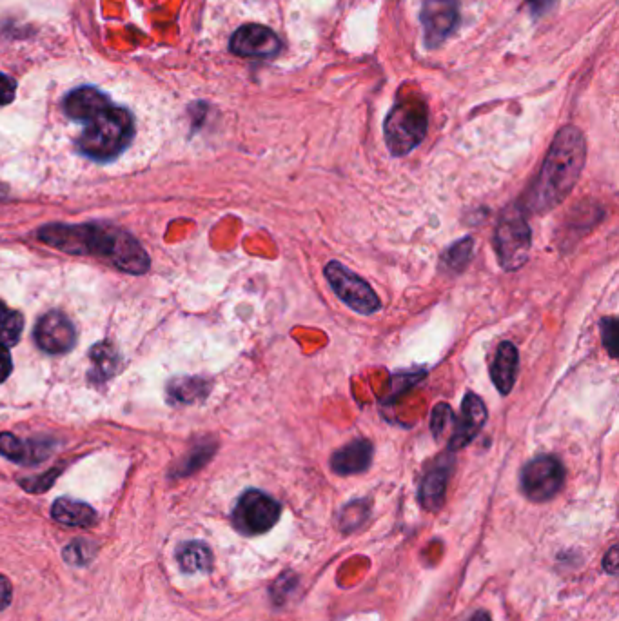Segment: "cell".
Here are the masks:
<instances>
[{"label":"cell","mask_w":619,"mask_h":621,"mask_svg":"<svg viewBox=\"0 0 619 621\" xmlns=\"http://www.w3.org/2000/svg\"><path fill=\"white\" fill-rule=\"evenodd\" d=\"M15 93H17L15 80L10 79L4 73H0V106L10 104L11 100L15 99Z\"/></svg>","instance_id":"obj_28"},{"label":"cell","mask_w":619,"mask_h":621,"mask_svg":"<svg viewBox=\"0 0 619 621\" xmlns=\"http://www.w3.org/2000/svg\"><path fill=\"white\" fill-rule=\"evenodd\" d=\"M324 273L336 296L356 313L373 315L382 307V302L374 293L373 287L369 286L362 276L345 267L342 262L336 260L329 262L325 266Z\"/></svg>","instance_id":"obj_7"},{"label":"cell","mask_w":619,"mask_h":621,"mask_svg":"<svg viewBox=\"0 0 619 621\" xmlns=\"http://www.w3.org/2000/svg\"><path fill=\"white\" fill-rule=\"evenodd\" d=\"M95 554H97L95 543L88 542V540H75L64 549V560L69 565L82 567V565H88L95 558Z\"/></svg>","instance_id":"obj_24"},{"label":"cell","mask_w":619,"mask_h":621,"mask_svg":"<svg viewBox=\"0 0 619 621\" xmlns=\"http://www.w3.org/2000/svg\"><path fill=\"white\" fill-rule=\"evenodd\" d=\"M51 516L55 522L68 527H89L97 520V513L91 505L71 498H60L53 503Z\"/></svg>","instance_id":"obj_18"},{"label":"cell","mask_w":619,"mask_h":621,"mask_svg":"<svg viewBox=\"0 0 619 621\" xmlns=\"http://www.w3.org/2000/svg\"><path fill=\"white\" fill-rule=\"evenodd\" d=\"M93 360V375L91 380H108L109 376L117 371L118 356L115 349L109 344H99L91 351Z\"/></svg>","instance_id":"obj_22"},{"label":"cell","mask_w":619,"mask_h":621,"mask_svg":"<svg viewBox=\"0 0 619 621\" xmlns=\"http://www.w3.org/2000/svg\"><path fill=\"white\" fill-rule=\"evenodd\" d=\"M422 24L429 48H438L458 24V0H425Z\"/></svg>","instance_id":"obj_11"},{"label":"cell","mask_w":619,"mask_h":621,"mask_svg":"<svg viewBox=\"0 0 619 621\" xmlns=\"http://www.w3.org/2000/svg\"><path fill=\"white\" fill-rule=\"evenodd\" d=\"M472 249H474V240L471 237L458 240L456 244H452L449 249L443 251L442 269H445L447 273H460L471 262Z\"/></svg>","instance_id":"obj_21"},{"label":"cell","mask_w":619,"mask_h":621,"mask_svg":"<svg viewBox=\"0 0 619 621\" xmlns=\"http://www.w3.org/2000/svg\"><path fill=\"white\" fill-rule=\"evenodd\" d=\"M373 451V444L369 440H354L333 454L331 469L340 476L364 473L371 467Z\"/></svg>","instance_id":"obj_13"},{"label":"cell","mask_w":619,"mask_h":621,"mask_svg":"<svg viewBox=\"0 0 619 621\" xmlns=\"http://www.w3.org/2000/svg\"><path fill=\"white\" fill-rule=\"evenodd\" d=\"M518 365H520L518 349L511 342H502L491 365L492 384L496 385L500 395L507 396L511 393L512 387L516 384Z\"/></svg>","instance_id":"obj_15"},{"label":"cell","mask_w":619,"mask_h":621,"mask_svg":"<svg viewBox=\"0 0 619 621\" xmlns=\"http://www.w3.org/2000/svg\"><path fill=\"white\" fill-rule=\"evenodd\" d=\"M178 565L187 574L213 569V552L204 542L182 543L177 549Z\"/></svg>","instance_id":"obj_19"},{"label":"cell","mask_w":619,"mask_h":621,"mask_svg":"<svg viewBox=\"0 0 619 621\" xmlns=\"http://www.w3.org/2000/svg\"><path fill=\"white\" fill-rule=\"evenodd\" d=\"M531 227L525 218V209L520 206H509L502 213L496 235L494 247L500 260V266L505 271L520 269L531 253Z\"/></svg>","instance_id":"obj_5"},{"label":"cell","mask_w":619,"mask_h":621,"mask_svg":"<svg viewBox=\"0 0 619 621\" xmlns=\"http://www.w3.org/2000/svg\"><path fill=\"white\" fill-rule=\"evenodd\" d=\"M44 244L69 255H97L113 266L142 275L149 269V258L135 238L120 231L97 226H48L40 229Z\"/></svg>","instance_id":"obj_2"},{"label":"cell","mask_w":619,"mask_h":621,"mask_svg":"<svg viewBox=\"0 0 619 621\" xmlns=\"http://www.w3.org/2000/svg\"><path fill=\"white\" fill-rule=\"evenodd\" d=\"M11 371H13V362H11L10 351L6 345L0 344V384L10 378Z\"/></svg>","instance_id":"obj_29"},{"label":"cell","mask_w":619,"mask_h":621,"mask_svg":"<svg viewBox=\"0 0 619 621\" xmlns=\"http://www.w3.org/2000/svg\"><path fill=\"white\" fill-rule=\"evenodd\" d=\"M487 422V409L480 396L467 393L463 398L462 414L456 422V429L451 436L449 451H460L463 447L471 444L472 440L480 434L483 425Z\"/></svg>","instance_id":"obj_12"},{"label":"cell","mask_w":619,"mask_h":621,"mask_svg":"<svg viewBox=\"0 0 619 621\" xmlns=\"http://www.w3.org/2000/svg\"><path fill=\"white\" fill-rule=\"evenodd\" d=\"M449 476H451V464L445 460L427 473L420 487V503L425 511L436 513L442 509Z\"/></svg>","instance_id":"obj_16"},{"label":"cell","mask_w":619,"mask_h":621,"mask_svg":"<svg viewBox=\"0 0 619 621\" xmlns=\"http://www.w3.org/2000/svg\"><path fill=\"white\" fill-rule=\"evenodd\" d=\"M429 128V113L422 100H400L385 119V142L394 157L420 146Z\"/></svg>","instance_id":"obj_4"},{"label":"cell","mask_w":619,"mask_h":621,"mask_svg":"<svg viewBox=\"0 0 619 621\" xmlns=\"http://www.w3.org/2000/svg\"><path fill=\"white\" fill-rule=\"evenodd\" d=\"M616 565H618V549L612 547L609 554H607V558L603 560V567H605L610 574H614V572H616Z\"/></svg>","instance_id":"obj_32"},{"label":"cell","mask_w":619,"mask_h":621,"mask_svg":"<svg viewBox=\"0 0 619 621\" xmlns=\"http://www.w3.org/2000/svg\"><path fill=\"white\" fill-rule=\"evenodd\" d=\"M13 598V589L11 583L6 576H0V611L6 609Z\"/></svg>","instance_id":"obj_30"},{"label":"cell","mask_w":619,"mask_h":621,"mask_svg":"<svg viewBox=\"0 0 619 621\" xmlns=\"http://www.w3.org/2000/svg\"><path fill=\"white\" fill-rule=\"evenodd\" d=\"M282 50L275 31L260 24H247L231 37V51L247 59H273Z\"/></svg>","instance_id":"obj_10"},{"label":"cell","mask_w":619,"mask_h":621,"mask_svg":"<svg viewBox=\"0 0 619 621\" xmlns=\"http://www.w3.org/2000/svg\"><path fill=\"white\" fill-rule=\"evenodd\" d=\"M601 333H603V344L607 347L609 355L616 358V335H618L616 318H603L601 320Z\"/></svg>","instance_id":"obj_26"},{"label":"cell","mask_w":619,"mask_h":621,"mask_svg":"<svg viewBox=\"0 0 619 621\" xmlns=\"http://www.w3.org/2000/svg\"><path fill=\"white\" fill-rule=\"evenodd\" d=\"M563 483L565 467L554 456H538L521 471V493L531 502H549L563 489Z\"/></svg>","instance_id":"obj_8"},{"label":"cell","mask_w":619,"mask_h":621,"mask_svg":"<svg viewBox=\"0 0 619 621\" xmlns=\"http://www.w3.org/2000/svg\"><path fill=\"white\" fill-rule=\"evenodd\" d=\"M0 454H4L11 462L31 465L39 464L46 458V445L39 442H26L10 433L0 434Z\"/></svg>","instance_id":"obj_17"},{"label":"cell","mask_w":619,"mask_h":621,"mask_svg":"<svg viewBox=\"0 0 619 621\" xmlns=\"http://www.w3.org/2000/svg\"><path fill=\"white\" fill-rule=\"evenodd\" d=\"M169 400L177 404H191L207 395V385L200 378H180L171 382L168 389Z\"/></svg>","instance_id":"obj_20"},{"label":"cell","mask_w":619,"mask_h":621,"mask_svg":"<svg viewBox=\"0 0 619 621\" xmlns=\"http://www.w3.org/2000/svg\"><path fill=\"white\" fill-rule=\"evenodd\" d=\"M585 158L587 144L580 129L574 126L561 129L547 151L540 175L523 198L525 209L543 215L560 206L578 184Z\"/></svg>","instance_id":"obj_1"},{"label":"cell","mask_w":619,"mask_h":621,"mask_svg":"<svg viewBox=\"0 0 619 621\" xmlns=\"http://www.w3.org/2000/svg\"><path fill=\"white\" fill-rule=\"evenodd\" d=\"M24 329V318L17 311L0 302V344L11 347L17 345Z\"/></svg>","instance_id":"obj_23"},{"label":"cell","mask_w":619,"mask_h":621,"mask_svg":"<svg viewBox=\"0 0 619 621\" xmlns=\"http://www.w3.org/2000/svg\"><path fill=\"white\" fill-rule=\"evenodd\" d=\"M57 469L53 471V473L44 474V476H40L39 480L37 478H31V480H24L22 482V487L26 489V491H30V493H42V491H46V489H50L51 483L55 480V476H57Z\"/></svg>","instance_id":"obj_27"},{"label":"cell","mask_w":619,"mask_h":621,"mask_svg":"<svg viewBox=\"0 0 619 621\" xmlns=\"http://www.w3.org/2000/svg\"><path fill=\"white\" fill-rule=\"evenodd\" d=\"M552 2L554 0H529V6H531L534 15H543V13L551 10Z\"/></svg>","instance_id":"obj_31"},{"label":"cell","mask_w":619,"mask_h":621,"mask_svg":"<svg viewBox=\"0 0 619 621\" xmlns=\"http://www.w3.org/2000/svg\"><path fill=\"white\" fill-rule=\"evenodd\" d=\"M471 621H491V616L487 612H478Z\"/></svg>","instance_id":"obj_33"},{"label":"cell","mask_w":619,"mask_h":621,"mask_svg":"<svg viewBox=\"0 0 619 621\" xmlns=\"http://www.w3.org/2000/svg\"><path fill=\"white\" fill-rule=\"evenodd\" d=\"M35 342L50 355H64L75 347L77 331L68 316L60 311H51L37 322Z\"/></svg>","instance_id":"obj_9"},{"label":"cell","mask_w":619,"mask_h":621,"mask_svg":"<svg viewBox=\"0 0 619 621\" xmlns=\"http://www.w3.org/2000/svg\"><path fill=\"white\" fill-rule=\"evenodd\" d=\"M282 505L273 496L249 489L236 502L233 511V525L244 536H258L267 533L280 520Z\"/></svg>","instance_id":"obj_6"},{"label":"cell","mask_w":619,"mask_h":621,"mask_svg":"<svg viewBox=\"0 0 619 621\" xmlns=\"http://www.w3.org/2000/svg\"><path fill=\"white\" fill-rule=\"evenodd\" d=\"M111 106L108 97L97 88H79L69 93L64 100V111L69 119L88 122L102 109Z\"/></svg>","instance_id":"obj_14"},{"label":"cell","mask_w":619,"mask_h":621,"mask_svg":"<svg viewBox=\"0 0 619 621\" xmlns=\"http://www.w3.org/2000/svg\"><path fill=\"white\" fill-rule=\"evenodd\" d=\"M451 420V405L438 404L434 407L433 414H431V431H433L434 438H440L445 433V429L449 427Z\"/></svg>","instance_id":"obj_25"},{"label":"cell","mask_w":619,"mask_h":621,"mask_svg":"<svg viewBox=\"0 0 619 621\" xmlns=\"http://www.w3.org/2000/svg\"><path fill=\"white\" fill-rule=\"evenodd\" d=\"M133 135L135 124L128 109L111 104L86 122L77 144L86 157L108 162L128 148Z\"/></svg>","instance_id":"obj_3"}]
</instances>
